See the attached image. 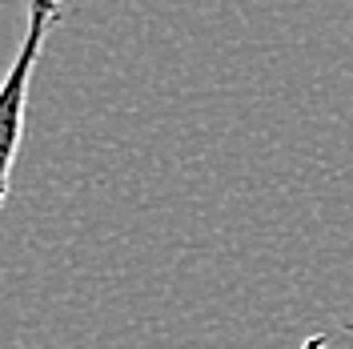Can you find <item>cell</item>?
<instances>
[{
    "mask_svg": "<svg viewBox=\"0 0 353 349\" xmlns=\"http://www.w3.org/2000/svg\"><path fill=\"white\" fill-rule=\"evenodd\" d=\"M345 333H353V321H350V326H345Z\"/></svg>",
    "mask_w": 353,
    "mask_h": 349,
    "instance_id": "3957f363",
    "label": "cell"
},
{
    "mask_svg": "<svg viewBox=\"0 0 353 349\" xmlns=\"http://www.w3.org/2000/svg\"><path fill=\"white\" fill-rule=\"evenodd\" d=\"M65 17V0H24V32L17 44V57L0 81V209L8 205L12 189V169L24 145V117H28V92H32V72L44 52L48 32Z\"/></svg>",
    "mask_w": 353,
    "mask_h": 349,
    "instance_id": "6da1fadb",
    "label": "cell"
},
{
    "mask_svg": "<svg viewBox=\"0 0 353 349\" xmlns=\"http://www.w3.org/2000/svg\"><path fill=\"white\" fill-rule=\"evenodd\" d=\"M301 349H330V337H325V333H313Z\"/></svg>",
    "mask_w": 353,
    "mask_h": 349,
    "instance_id": "7a4b0ae2",
    "label": "cell"
}]
</instances>
